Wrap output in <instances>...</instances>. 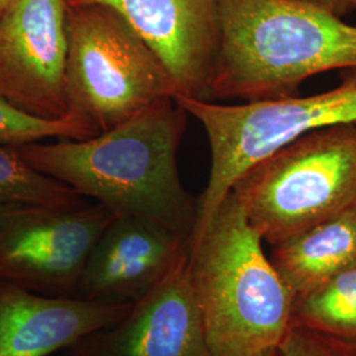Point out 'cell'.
Returning a JSON list of instances; mask_svg holds the SVG:
<instances>
[{"instance_id": "cell-17", "label": "cell", "mask_w": 356, "mask_h": 356, "mask_svg": "<svg viewBox=\"0 0 356 356\" xmlns=\"http://www.w3.org/2000/svg\"><path fill=\"white\" fill-rule=\"evenodd\" d=\"M277 351L281 356H356L338 342L292 325Z\"/></svg>"}, {"instance_id": "cell-11", "label": "cell", "mask_w": 356, "mask_h": 356, "mask_svg": "<svg viewBox=\"0 0 356 356\" xmlns=\"http://www.w3.org/2000/svg\"><path fill=\"white\" fill-rule=\"evenodd\" d=\"M191 238L140 216H114L95 243L74 297L135 304L189 252Z\"/></svg>"}, {"instance_id": "cell-8", "label": "cell", "mask_w": 356, "mask_h": 356, "mask_svg": "<svg viewBox=\"0 0 356 356\" xmlns=\"http://www.w3.org/2000/svg\"><path fill=\"white\" fill-rule=\"evenodd\" d=\"M66 0H11L0 15V97L45 120L69 116Z\"/></svg>"}, {"instance_id": "cell-4", "label": "cell", "mask_w": 356, "mask_h": 356, "mask_svg": "<svg viewBox=\"0 0 356 356\" xmlns=\"http://www.w3.org/2000/svg\"><path fill=\"white\" fill-rule=\"evenodd\" d=\"M232 193L263 242L275 247L356 204V124L322 128L284 145Z\"/></svg>"}, {"instance_id": "cell-22", "label": "cell", "mask_w": 356, "mask_h": 356, "mask_svg": "<svg viewBox=\"0 0 356 356\" xmlns=\"http://www.w3.org/2000/svg\"><path fill=\"white\" fill-rule=\"evenodd\" d=\"M353 3H354V6H355V8H356V0H353Z\"/></svg>"}, {"instance_id": "cell-14", "label": "cell", "mask_w": 356, "mask_h": 356, "mask_svg": "<svg viewBox=\"0 0 356 356\" xmlns=\"http://www.w3.org/2000/svg\"><path fill=\"white\" fill-rule=\"evenodd\" d=\"M291 325L338 343H356V267L294 297Z\"/></svg>"}, {"instance_id": "cell-18", "label": "cell", "mask_w": 356, "mask_h": 356, "mask_svg": "<svg viewBox=\"0 0 356 356\" xmlns=\"http://www.w3.org/2000/svg\"><path fill=\"white\" fill-rule=\"evenodd\" d=\"M289 1H298V3L321 7L341 17H344L356 10L353 0H289Z\"/></svg>"}, {"instance_id": "cell-1", "label": "cell", "mask_w": 356, "mask_h": 356, "mask_svg": "<svg viewBox=\"0 0 356 356\" xmlns=\"http://www.w3.org/2000/svg\"><path fill=\"white\" fill-rule=\"evenodd\" d=\"M188 113L176 98L154 103L88 139L17 145L29 165L115 216H140L191 236L195 204L178 170Z\"/></svg>"}, {"instance_id": "cell-9", "label": "cell", "mask_w": 356, "mask_h": 356, "mask_svg": "<svg viewBox=\"0 0 356 356\" xmlns=\"http://www.w3.org/2000/svg\"><path fill=\"white\" fill-rule=\"evenodd\" d=\"M66 353L69 356H213L191 286L189 252L123 318L91 332Z\"/></svg>"}, {"instance_id": "cell-12", "label": "cell", "mask_w": 356, "mask_h": 356, "mask_svg": "<svg viewBox=\"0 0 356 356\" xmlns=\"http://www.w3.org/2000/svg\"><path fill=\"white\" fill-rule=\"evenodd\" d=\"M134 304L44 296L0 281V356H49L113 326Z\"/></svg>"}, {"instance_id": "cell-3", "label": "cell", "mask_w": 356, "mask_h": 356, "mask_svg": "<svg viewBox=\"0 0 356 356\" xmlns=\"http://www.w3.org/2000/svg\"><path fill=\"white\" fill-rule=\"evenodd\" d=\"M189 273L211 355L279 347L291 327L293 294L232 191L191 243Z\"/></svg>"}, {"instance_id": "cell-2", "label": "cell", "mask_w": 356, "mask_h": 356, "mask_svg": "<svg viewBox=\"0 0 356 356\" xmlns=\"http://www.w3.org/2000/svg\"><path fill=\"white\" fill-rule=\"evenodd\" d=\"M219 45L211 101L297 95L312 76L356 70V26L289 0H218Z\"/></svg>"}, {"instance_id": "cell-6", "label": "cell", "mask_w": 356, "mask_h": 356, "mask_svg": "<svg viewBox=\"0 0 356 356\" xmlns=\"http://www.w3.org/2000/svg\"><path fill=\"white\" fill-rule=\"evenodd\" d=\"M65 97L69 114L101 134L154 103L176 98L165 66L114 10L69 6Z\"/></svg>"}, {"instance_id": "cell-7", "label": "cell", "mask_w": 356, "mask_h": 356, "mask_svg": "<svg viewBox=\"0 0 356 356\" xmlns=\"http://www.w3.org/2000/svg\"><path fill=\"white\" fill-rule=\"evenodd\" d=\"M114 213L98 202L0 206V281L74 297L89 254Z\"/></svg>"}, {"instance_id": "cell-15", "label": "cell", "mask_w": 356, "mask_h": 356, "mask_svg": "<svg viewBox=\"0 0 356 356\" xmlns=\"http://www.w3.org/2000/svg\"><path fill=\"white\" fill-rule=\"evenodd\" d=\"M83 200L63 182L33 169L13 145H0V206L72 204Z\"/></svg>"}, {"instance_id": "cell-19", "label": "cell", "mask_w": 356, "mask_h": 356, "mask_svg": "<svg viewBox=\"0 0 356 356\" xmlns=\"http://www.w3.org/2000/svg\"><path fill=\"white\" fill-rule=\"evenodd\" d=\"M277 354H279L277 348H268V350H264L254 356H277Z\"/></svg>"}, {"instance_id": "cell-20", "label": "cell", "mask_w": 356, "mask_h": 356, "mask_svg": "<svg viewBox=\"0 0 356 356\" xmlns=\"http://www.w3.org/2000/svg\"><path fill=\"white\" fill-rule=\"evenodd\" d=\"M10 1H11V0H0V15L6 10V7L8 6Z\"/></svg>"}, {"instance_id": "cell-5", "label": "cell", "mask_w": 356, "mask_h": 356, "mask_svg": "<svg viewBox=\"0 0 356 356\" xmlns=\"http://www.w3.org/2000/svg\"><path fill=\"white\" fill-rule=\"evenodd\" d=\"M176 101L202 124L211 153L209 179L195 204L191 243L254 164L309 132L356 124V70L346 72L339 86L310 97L238 104L184 97Z\"/></svg>"}, {"instance_id": "cell-10", "label": "cell", "mask_w": 356, "mask_h": 356, "mask_svg": "<svg viewBox=\"0 0 356 356\" xmlns=\"http://www.w3.org/2000/svg\"><path fill=\"white\" fill-rule=\"evenodd\" d=\"M99 4L119 13L172 76L177 95L211 101L210 82L219 45L218 0H66Z\"/></svg>"}, {"instance_id": "cell-16", "label": "cell", "mask_w": 356, "mask_h": 356, "mask_svg": "<svg viewBox=\"0 0 356 356\" xmlns=\"http://www.w3.org/2000/svg\"><path fill=\"white\" fill-rule=\"evenodd\" d=\"M94 135L97 134L74 115L45 120L22 113L0 97V145L17 147L49 139L82 140Z\"/></svg>"}, {"instance_id": "cell-13", "label": "cell", "mask_w": 356, "mask_h": 356, "mask_svg": "<svg viewBox=\"0 0 356 356\" xmlns=\"http://www.w3.org/2000/svg\"><path fill=\"white\" fill-rule=\"evenodd\" d=\"M272 263L293 298L356 267V204L272 247Z\"/></svg>"}, {"instance_id": "cell-21", "label": "cell", "mask_w": 356, "mask_h": 356, "mask_svg": "<svg viewBox=\"0 0 356 356\" xmlns=\"http://www.w3.org/2000/svg\"><path fill=\"white\" fill-rule=\"evenodd\" d=\"M342 346H344L347 350H350L353 354H355L356 355V343H351V344H344L341 343Z\"/></svg>"}]
</instances>
